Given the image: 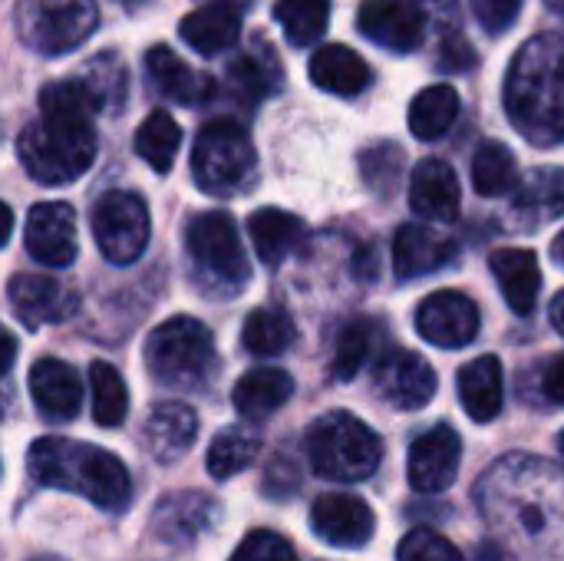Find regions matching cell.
<instances>
[{"mask_svg":"<svg viewBox=\"0 0 564 561\" xmlns=\"http://www.w3.org/2000/svg\"><path fill=\"white\" fill-rule=\"evenodd\" d=\"M96 112L99 103L83 79L46 83L40 89V122H30L17 139L23 169L40 185L76 182L96 159Z\"/></svg>","mask_w":564,"mask_h":561,"instance_id":"1","label":"cell"},{"mask_svg":"<svg viewBox=\"0 0 564 561\" xmlns=\"http://www.w3.org/2000/svg\"><path fill=\"white\" fill-rule=\"evenodd\" d=\"M506 112L532 145L564 142V40L532 36L506 73Z\"/></svg>","mask_w":564,"mask_h":561,"instance_id":"2","label":"cell"},{"mask_svg":"<svg viewBox=\"0 0 564 561\" xmlns=\"http://www.w3.org/2000/svg\"><path fill=\"white\" fill-rule=\"evenodd\" d=\"M30 473L40 486L83 496L106 513H122L132 499V476L126 463L93 443L43 436L30 446Z\"/></svg>","mask_w":564,"mask_h":561,"instance_id":"3","label":"cell"},{"mask_svg":"<svg viewBox=\"0 0 564 561\" xmlns=\"http://www.w3.org/2000/svg\"><path fill=\"white\" fill-rule=\"evenodd\" d=\"M383 456L380 436L354 413L334 410L307 430V460L317 476L334 483H364Z\"/></svg>","mask_w":564,"mask_h":561,"instance_id":"4","label":"cell"},{"mask_svg":"<svg viewBox=\"0 0 564 561\" xmlns=\"http://www.w3.org/2000/svg\"><path fill=\"white\" fill-rule=\"evenodd\" d=\"M258 169L251 136L235 119H212L202 126L192 145V175L195 185L208 195L241 192Z\"/></svg>","mask_w":564,"mask_h":561,"instance_id":"5","label":"cell"},{"mask_svg":"<svg viewBox=\"0 0 564 561\" xmlns=\"http://www.w3.org/2000/svg\"><path fill=\"white\" fill-rule=\"evenodd\" d=\"M215 360V341L212 331L195 317H169L162 321L149 341H145V367L149 374L172 387V390H192L205 380L208 367Z\"/></svg>","mask_w":564,"mask_h":561,"instance_id":"6","label":"cell"},{"mask_svg":"<svg viewBox=\"0 0 564 561\" xmlns=\"http://www.w3.org/2000/svg\"><path fill=\"white\" fill-rule=\"evenodd\" d=\"M96 26V0H17V36L40 56L76 50Z\"/></svg>","mask_w":564,"mask_h":561,"instance_id":"7","label":"cell"},{"mask_svg":"<svg viewBox=\"0 0 564 561\" xmlns=\"http://www.w3.org/2000/svg\"><path fill=\"white\" fill-rule=\"evenodd\" d=\"M149 235H152V218L142 195L116 188L93 205V238L106 261L112 265L139 261L149 245Z\"/></svg>","mask_w":564,"mask_h":561,"instance_id":"8","label":"cell"},{"mask_svg":"<svg viewBox=\"0 0 564 561\" xmlns=\"http://www.w3.org/2000/svg\"><path fill=\"white\" fill-rule=\"evenodd\" d=\"M185 245L198 271L225 281L228 288L248 281V258L238 238V225L225 212H202L185 228Z\"/></svg>","mask_w":564,"mask_h":561,"instance_id":"9","label":"cell"},{"mask_svg":"<svg viewBox=\"0 0 564 561\" xmlns=\"http://www.w3.org/2000/svg\"><path fill=\"white\" fill-rule=\"evenodd\" d=\"M373 387L397 410H423L436 397V370L426 364V357L393 347L377 360Z\"/></svg>","mask_w":564,"mask_h":561,"instance_id":"10","label":"cell"},{"mask_svg":"<svg viewBox=\"0 0 564 561\" xmlns=\"http://www.w3.org/2000/svg\"><path fill=\"white\" fill-rule=\"evenodd\" d=\"M479 324H482L479 308L463 291H436L416 308V331L433 347H446V350L466 347L476 341Z\"/></svg>","mask_w":564,"mask_h":561,"instance_id":"11","label":"cell"},{"mask_svg":"<svg viewBox=\"0 0 564 561\" xmlns=\"http://www.w3.org/2000/svg\"><path fill=\"white\" fill-rule=\"evenodd\" d=\"M459 463H463L459 433L453 427H433L423 436H416L410 446V460H406L410 486L423 496H436L456 483Z\"/></svg>","mask_w":564,"mask_h":561,"instance_id":"12","label":"cell"},{"mask_svg":"<svg viewBox=\"0 0 564 561\" xmlns=\"http://www.w3.org/2000/svg\"><path fill=\"white\" fill-rule=\"evenodd\" d=\"M23 241L33 261L69 268L76 261V212L66 202H40L26 215Z\"/></svg>","mask_w":564,"mask_h":561,"instance_id":"13","label":"cell"},{"mask_svg":"<svg viewBox=\"0 0 564 561\" xmlns=\"http://www.w3.org/2000/svg\"><path fill=\"white\" fill-rule=\"evenodd\" d=\"M311 529L321 542L334 549H360L373 539L377 516L364 499L347 496V493H330V496L314 499Z\"/></svg>","mask_w":564,"mask_h":561,"instance_id":"14","label":"cell"},{"mask_svg":"<svg viewBox=\"0 0 564 561\" xmlns=\"http://www.w3.org/2000/svg\"><path fill=\"white\" fill-rule=\"evenodd\" d=\"M357 26L367 40L393 53H413L426 36V17L406 0H364Z\"/></svg>","mask_w":564,"mask_h":561,"instance_id":"15","label":"cell"},{"mask_svg":"<svg viewBox=\"0 0 564 561\" xmlns=\"http://www.w3.org/2000/svg\"><path fill=\"white\" fill-rule=\"evenodd\" d=\"M459 245L449 235H440L426 225H403L393 238V271L400 281L426 278L453 265Z\"/></svg>","mask_w":564,"mask_h":561,"instance_id":"16","label":"cell"},{"mask_svg":"<svg viewBox=\"0 0 564 561\" xmlns=\"http://www.w3.org/2000/svg\"><path fill=\"white\" fill-rule=\"evenodd\" d=\"M7 298L13 314L26 327L59 324L76 311V298L50 274H13L7 284Z\"/></svg>","mask_w":564,"mask_h":561,"instance_id":"17","label":"cell"},{"mask_svg":"<svg viewBox=\"0 0 564 561\" xmlns=\"http://www.w3.org/2000/svg\"><path fill=\"white\" fill-rule=\"evenodd\" d=\"M463 188L449 162L423 159L410 175V208L430 222H453L459 215Z\"/></svg>","mask_w":564,"mask_h":561,"instance_id":"18","label":"cell"},{"mask_svg":"<svg viewBox=\"0 0 564 561\" xmlns=\"http://www.w3.org/2000/svg\"><path fill=\"white\" fill-rule=\"evenodd\" d=\"M30 397L46 420H73L83 407V380L66 360L43 357L30 367Z\"/></svg>","mask_w":564,"mask_h":561,"instance_id":"19","label":"cell"},{"mask_svg":"<svg viewBox=\"0 0 564 561\" xmlns=\"http://www.w3.org/2000/svg\"><path fill=\"white\" fill-rule=\"evenodd\" d=\"M198 436V417L185 403H159L142 423V446L159 463L182 460Z\"/></svg>","mask_w":564,"mask_h":561,"instance_id":"20","label":"cell"},{"mask_svg":"<svg viewBox=\"0 0 564 561\" xmlns=\"http://www.w3.org/2000/svg\"><path fill=\"white\" fill-rule=\"evenodd\" d=\"M512 215L522 228H539L564 215V169L542 165L516 182Z\"/></svg>","mask_w":564,"mask_h":561,"instance_id":"21","label":"cell"},{"mask_svg":"<svg viewBox=\"0 0 564 561\" xmlns=\"http://www.w3.org/2000/svg\"><path fill=\"white\" fill-rule=\"evenodd\" d=\"M492 278L499 284V291L506 294V304L516 314H532L542 294V268L535 251L529 248H499L489 258Z\"/></svg>","mask_w":564,"mask_h":561,"instance_id":"22","label":"cell"},{"mask_svg":"<svg viewBox=\"0 0 564 561\" xmlns=\"http://www.w3.org/2000/svg\"><path fill=\"white\" fill-rule=\"evenodd\" d=\"M145 69H149V79L152 86L169 96L172 103H182V106H198L205 103L212 93H215V83L208 76H202L198 69H192L172 46L159 43L145 53Z\"/></svg>","mask_w":564,"mask_h":561,"instance_id":"23","label":"cell"},{"mask_svg":"<svg viewBox=\"0 0 564 561\" xmlns=\"http://www.w3.org/2000/svg\"><path fill=\"white\" fill-rule=\"evenodd\" d=\"M370 79H373V73H370L367 60L344 43H324L311 56V83L324 93L357 96L370 86Z\"/></svg>","mask_w":564,"mask_h":561,"instance_id":"24","label":"cell"},{"mask_svg":"<svg viewBox=\"0 0 564 561\" xmlns=\"http://www.w3.org/2000/svg\"><path fill=\"white\" fill-rule=\"evenodd\" d=\"M456 387H459V403L469 413V420L489 423V420H496L502 413L506 384H502V364H499V357L486 354V357L469 360L459 370Z\"/></svg>","mask_w":564,"mask_h":561,"instance_id":"25","label":"cell"},{"mask_svg":"<svg viewBox=\"0 0 564 561\" xmlns=\"http://www.w3.org/2000/svg\"><path fill=\"white\" fill-rule=\"evenodd\" d=\"M178 36L202 56H215L238 43L241 36V13L231 3H208L182 17Z\"/></svg>","mask_w":564,"mask_h":561,"instance_id":"26","label":"cell"},{"mask_svg":"<svg viewBox=\"0 0 564 561\" xmlns=\"http://www.w3.org/2000/svg\"><path fill=\"white\" fill-rule=\"evenodd\" d=\"M291 393H294L291 374H284L278 367H258V370H248L235 384L231 403L245 420H268L291 400Z\"/></svg>","mask_w":564,"mask_h":561,"instance_id":"27","label":"cell"},{"mask_svg":"<svg viewBox=\"0 0 564 561\" xmlns=\"http://www.w3.org/2000/svg\"><path fill=\"white\" fill-rule=\"evenodd\" d=\"M248 235L258 258L278 268L288 255H294L304 241V222L284 208H258L248 218Z\"/></svg>","mask_w":564,"mask_h":561,"instance_id":"28","label":"cell"},{"mask_svg":"<svg viewBox=\"0 0 564 561\" xmlns=\"http://www.w3.org/2000/svg\"><path fill=\"white\" fill-rule=\"evenodd\" d=\"M215 499L202 496V493H175L169 499L159 503L155 509V529L162 539L182 546L192 542L195 536H202V529H208L212 516H215Z\"/></svg>","mask_w":564,"mask_h":561,"instance_id":"29","label":"cell"},{"mask_svg":"<svg viewBox=\"0 0 564 561\" xmlns=\"http://www.w3.org/2000/svg\"><path fill=\"white\" fill-rule=\"evenodd\" d=\"M228 86L245 103H258V99L271 96L281 86V63L271 53V46H264L258 40L254 50H248L245 56H238L228 66Z\"/></svg>","mask_w":564,"mask_h":561,"instance_id":"30","label":"cell"},{"mask_svg":"<svg viewBox=\"0 0 564 561\" xmlns=\"http://www.w3.org/2000/svg\"><path fill=\"white\" fill-rule=\"evenodd\" d=\"M456 116H459V93L446 83L426 86L410 103V132L423 142H433L453 129Z\"/></svg>","mask_w":564,"mask_h":561,"instance_id":"31","label":"cell"},{"mask_svg":"<svg viewBox=\"0 0 564 561\" xmlns=\"http://www.w3.org/2000/svg\"><path fill=\"white\" fill-rule=\"evenodd\" d=\"M261 453V436L248 427H228L221 430L212 446H208V456H205V470L212 479H231L235 473L248 470Z\"/></svg>","mask_w":564,"mask_h":561,"instance_id":"32","label":"cell"},{"mask_svg":"<svg viewBox=\"0 0 564 561\" xmlns=\"http://www.w3.org/2000/svg\"><path fill=\"white\" fill-rule=\"evenodd\" d=\"M294 337H297L294 321L281 308L251 311L245 321V331H241V341H245L248 354H254V357H278L294 344Z\"/></svg>","mask_w":564,"mask_h":561,"instance_id":"33","label":"cell"},{"mask_svg":"<svg viewBox=\"0 0 564 561\" xmlns=\"http://www.w3.org/2000/svg\"><path fill=\"white\" fill-rule=\"evenodd\" d=\"M178 149H182V129H178V122L165 109L149 112L145 122L135 129V152L155 172H169L175 155H178Z\"/></svg>","mask_w":564,"mask_h":561,"instance_id":"34","label":"cell"},{"mask_svg":"<svg viewBox=\"0 0 564 561\" xmlns=\"http://www.w3.org/2000/svg\"><path fill=\"white\" fill-rule=\"evenodd\" d=\"M89 390H93V420L99 427H122L129 413V390L119 370L106 360H96L89 367Z\"/></svg>","mask_w":564,"mask_h":561,"instance_id":"35","label":"cell"},{"mask_svg":"<svg viewBox=\"0 0 564 561\" xmlns=\"http://www.w3.org/2000/svg\"><path fill=\"white\" fill-rule=\"evenodd\" d=\"M516 182H519L516 155L502 142L479 145V152L473 155V188L482 198H496V195H506L509 188H516Z\"/></svg>","mask_w":564,"mask_h":561,"instance_id":"36","label":"cell"},{"mask_svg":"<svg viewBox=\"0 0 564 561\" xmlns=\"http://www.w3.org/2000/svg\"><path fill=\"white\" fill-rule=\"evenodd\" d=\"M274 17H278L284 36L294 46H311L327 30L330 3L327 0H278L274 3Z\"/></svg>","mask_w":564,"mask_h":561,"instance_id":"37","label":"cell"},{"mask_svg":"<svg viewBox=\"0 0 564 561\" xmlns=\"http://www.w3.org/2000/svg\"><path fill=\"white\" fill-rule=\"evenodd\" d=\"M377 337H380V331H377L373 321H367V317L350 321V324L340 331V337H337L334 377H337V380H354V377L364 370V364L370 360V354H373V347H377Z\"/></svg>","mask_w":564,"mask_h":561,"instance_id":"38","label":"cell"},{"mask_svg":"<svg viewBox=\"0 0 564 561\" xmlns=\"http://www.w3.org/2000/svg\"><path fill=\"white\" fill-rule=\"evenodd\" d=\"M89 93L96 96L99 109H119L126 99V86H129V73L126 63L119 60V53H96L86 63V73L79 76Z\"/></svg>","mask_w":564,"mask_h":561,"instance_id":"39","label":"cell"},{"mask_svg":"<svg viewBox=\"0 0 564 561\" xmlns=\"http://www.w3.org/2000/svg\"><path fill=\"white\" fill-rule=\"evenodd\" d=\"M397 561H466L463 552L440 532L433 529H413L403 536L400 549H397Z\"/></svg>","mask_w":564,"mask_h":561,"instance_id":"40","label":"cell"},{"mask_svg":"<svg viewBox=\"0 0 564 561\" xmlns=\"http://www.w3.org/2000/svg\"><path fill=\"white\" fill-rule=\"evenodd\" d=\"M360 169H364V179L370 188L377 192H390L403 172V152L393 145V142H383V145H373L360 155Z\"/></svg>","mask_w":564,"mask_h":561,"instance_id":"41","label":"cell"},{"mask_svg":"<svg viewBox=\"0 0 564 561\" xmlns=\"http://www.w3.org/2000/svg\"><path fill=\"white\" fill-rule=\"evenodd\" d=\"M228 561H297V555L278 532H251Z\"/></svg>","mask_w":564,"mask_h":561,"instance_id":"42","label":"cell"},{"mask_svg":"<svg viewBox=\"0 0 564 561\" xmlns=\"http://www.w3.org/2000/svg\"><path fill=\"white\" fill-rule=\"evenodd\" d=\"M519 10H522V0H473V13L479 26L492 36L506 33L519 20Z\"/></svg>","mask_w":564,"mask_h":561,"instance_id":"43","label":"cell"},{"mask_svg":"<svg viewBox=\"0 0 564 561\" xmlns=\"http://www.w3.org/2000/svg\"><path fill=\"white\" fill-rule=\"evenodd\" d=\"M476 63H479V53L473 50V43L459 30L443 33V43H440V69H446V73H469V69H476Z\"/></svg>","mask_w":564,"mask_h":561,"instance_id":"44","label":"cell"},{"mask_svg":"<svg viewBox=\"0 0 564 561\" xmlns=\"http://www.w3.org/2000/svg\"><path fill=\"white\" fill-rule=\"evenodd\" d=\"M542 393L549 403L564 407V354H555L545 367H542Z\"/></svg>","mask_w":564,"mask_h":561,"instance_id":"45","label":"cell"},{"mask_svg":"<svg viewBox=\"0 0 564 561\" xmlns=\"http://www.w3.org/2000/svg\"><path fill=\"white\" fill-rule=\"evenodd\" d=\"M406 3H413L423 17H440L443 33L456 30V3L453 0H406Z\"/></svg>","mask_w":564,"mask_h":561,"instance_id":"46","label":"cell"},{"mask_svg":"<svg viewBox=\"0 0 564 561\" xmlns=\"http://www.w3.org/2000/svg\"><path fill=\"white\" fill-rule=\"evenodd\" d=\"M17 364V337L0 327V377Z\"/></svg>","mask_w":564,"mask_h":561,"instance_id":"47","label":"cell"},{"mask_svg":"<svg viewBox=\"0 0 564 561\" xmlns=\"http://www.w3.org/2000/svg\"><path fill=\"white\" fill-rule=\"evenodd\" d=\"M10 231H13V212H10V205L0 202V248L7 245Z\"/></svg>","mask_w":564,"mask_h":561,"instance_id":"48","label":"cell"},{"mask_svg":"<svg viewBox=\"0 0 564 561\" xmlns=\"http://www.w3.org/2000/svg\"><path fill=\"white\" fill-rule=\"evenodd\" d=\"M552 324H555V331L564 337V291L552 301Z\"/></svg>","mask_w":564,"mask_h":561,"instance_id":"49","label":"cell"},{"mask_svg":"<svg viewBox=\"0 0 564 561\" xmlns=\"http://www.w3.org/2000/svg\"><path fill=\"white\" fill-rule=\"evenodd\" d=\"M552 261L564 268V231L555 238V241H552Z\"/></svg>","mask_w":564,"mask_h":561,"instance_id":"50","label":"cell"},{"mask_svg":"<svg viewBox=\"0 0 564 561\" xmlns=\"http://www.w3.org/2000/svg\"><path fill=\"white\" fill-rule=\"evenodd\" d=\"M549 3V10H555V13H564V0H545Z\"/></svg>","mask_w":564,"mask_h":561,"instance_id":"51","label":"cell"},{"mask_svg":"<svg viewBox=\"0 0 564 561\" xmlns=\"http://www.w3.org/2000/svg\"><path fill=\"white\" fill-rule=\"evenodd\" d=\"M30 561H66V559H59V555H36V559H30Z\"/></svg>","mask_w":564,"mask_h":561,"instance_id":"52","label":"cell"},{"mask_svg":"<svg viewBox=\"0 0 564 561\" xmlns=\"http://www.w3.org/2000/svg\"><path fill=\"white\" fill-rule=\"evenodd\" d=\"M119 3H129L132 7V3H142V0H119Z\"/></svg>","mask_w":564,"mask_h":561,"instance_id":"53","label":"cell"},{"mask_svg":"<svg viewBox=\"0 0 564 561\" xmlns=\"http://www.w3.org/2000/svg\"><path fill=\"white\" fill-rule=\"evenodd\" d=\"M558 446H562V453H564V433H562V436H558Z\"/></svg>","mask_w":564,"mask_h":561,"instance_id":"54","label":"cell"},{"mask_svg":"<svg viewBox=\"0 0 564 561\" xmlns=\"http://www.w3.org/2000/svg\"><path fill=\"white\" fill-rule=\"evenodd\" d=\"M0 417H3V403H0Z\"/></svg>","mask_w":564,"mask_h":561,"instance_id":"55","label":"cell"}]
</instances>
